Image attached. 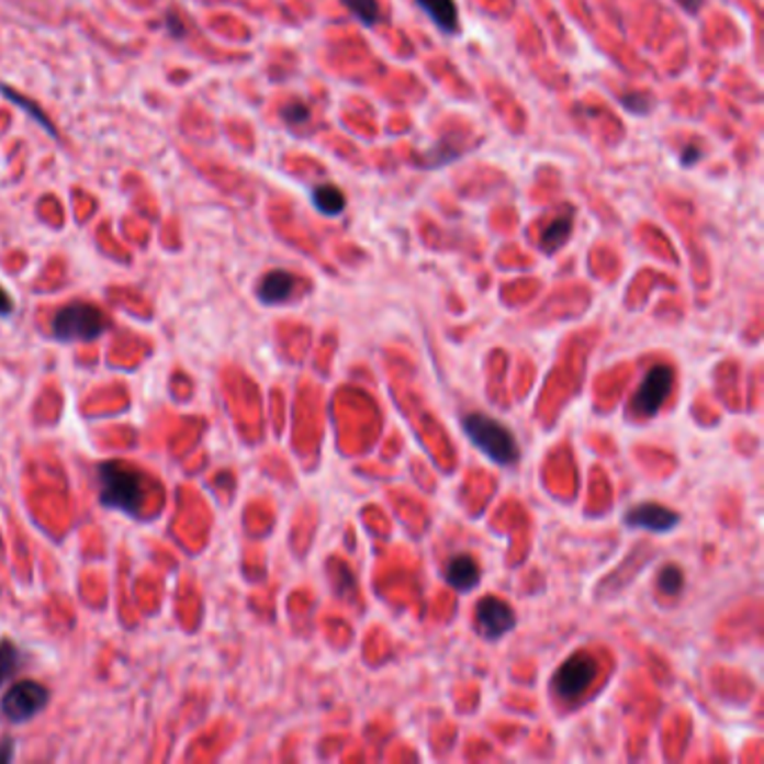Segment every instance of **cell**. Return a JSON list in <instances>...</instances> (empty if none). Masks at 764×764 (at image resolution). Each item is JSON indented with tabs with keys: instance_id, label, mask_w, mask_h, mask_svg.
<instances>
[{
	"instance_id": "6da1fadb",
	"label": "cell",
	"mask_w": 764,
	"mask_h": 764,
	"mask_svg": "<svg viewBox=\"0 0 764 764\" xmlns=\"http://www.w3.org/2000/svg\"><path fill=\"white\" fill-rule=\"evenodd\" d=\"M99 498L108 509H117L135 516L144 503V478L120 460H108L97 467Z\"/></svg>"
},
{
	"instance_id": "7a4b0ae2",
	"label": "cell",
	"mask_w": 764,
	"mask_h": 764,
	"mask_svg": "<svg viewBox=\"0 0 764 764\" xmlns=\"http://www.w3.org/2000/svg\"><path fill=\"white\" fill-rule=\"evenodd\" d=\"M464 430L471 438V442L488 458L503 467L516 464L520 458L518 445L514 440L512 430L501 424L498 419L482 415V413H471L462 419Z\"/></svg>"
},
{
	"instance_id": "3957f363",
	"label": "cell",
	"mask_w": 764,
	"mask_h": 764,
	"mask_svg": "<svg viewBox=\"0 0 764 764\" xmlns=\"http://www.w3.org/2000/svg\"><path fill=\"white\" fill-rule=\"evenodd\" d=\"M111 321L108 316L90 303H70L61 307L52 318V337L61 344L72 341H94L99 339Z\"/></svg>"
},
{
	"instance_id": "277c9868",
	"label": "cell",
	"mask_w": 764,
	"mask_h": 764,
	"mask_svg": "<svg viewBox=\"0 0 764 764\" xmlns=\"http://www.w3.org/2000/svg\"><path fill=\"white\" fill-rule=\"evenodd\" d=\"M47 701H49L47 688L38 682L25 679L8 690L3 701H0V708H3V716L10 722L23 724V722H30L32 718H36L47 706Z\"/></svg>"
},
{
	"instance_id": "5b68a950",
	"label": "cell",
	"mask_w": 764,
	"mask_h": 764,
	"mask_svg": "<svg viewBox=\"0 0 764 764\" xmlns=\"http://www.w3.org/2000/svg\"><path fill=\"white\" fill-rule=\"evenodd\" d=\"M675 384V372L668 366H654L641 381V386L632 400V411L639 417L658 415L668 400Z\"/></svg>"
},
{
	"instance_id": "8992f818",
	"label": "cell",
	"mask_w": 764,
	"mask_h": 764,
	"mask_svg": "<svg viewBox=\"0 0 764 764\" xmlns=\"http://www.w3.org/2000/svg\"><path fill=\"white\" fill-rule=\"evenodd\" d=\"M598 666L587 652H578L570 658L554 677V688L563 699H578L596 679Z\"/></svg>"
},
{
	"instance_id": "52a82bcc",
	"label": "cell",
	"mask_w": 764,
	"mask_h": 764,
	"mask_svg": "<svg viewBox=\"0 0 764 764\" xmlns=\"http://www.w3.org/2000/svg\"><path fill=\"white\" fill-rule=\"evenodd\" d=\"M516 626V613L496 596H484L475 608V628L486 639H501Z\"/></svg>"
},
{
	"instance_id": "ba28073f",
	"label": "cell",
	"mask_w": 764,
	"mask_h": 764,
	"mask_svg": "<svg viewBox=\"0 0 764 764\" xmlns=\"http://www.w3.org/2000/svg\"><path fill=\"white\" fill-rule=\"evenodd\" d=\"M626 523L630 527H641V529H650V531H668L679 523V516L662 505L645 503V505L632 507L626 516Z\"/></svg>"
},
{
	"instance_id": "9c48e42d",
	"label": "cell",
	"mask_w": 764,
	"mask_h": 764,
	"mask_svg": "<svg viewBox=\"0 0 764 764\" xmlns=\"http://www.w3.org/2000/svg\"><path fill=\"white\" fill-rule=\"evenodd\" d=\"M296 288V277L290 274L285 269H274L269 271V274L262 277L260 285H258V299L265 305H279L285 303Z\"/></svg>"
},
{
	"instance_id": "30bf717a",
	"label": "cell",
	"mask_w": 764,
	"mask_h": 764,
	"mask_svg": "<svg viewBox=\"0 0 764 764\" xmlns=\"http://www.w3.org/2000/svg\"><path fill=\"white\" fill-rule=\"evenodd\" d=\"M417 5L445 34H456L460 30V14L456 8V0H417Z\"/></svg>"
},
{
	"instance_id": "8fae6325",
	"label": "cell",
	"mask_w": 764,
	"mask_h": 764,
	"mask_svg": "<svg viewBox=\"0 0 764 764\" xmlns=\"http://www.w3.org/2000/svg\"><path fill=\"white\" fill-rule=\"evenodd\" d=\"M0 94H3L10 103H14V105H19L21 108V111H25V115L27 117H32L49 137H54V139H59V131L57 128H54V124H52V120L45 115V111H43V108L34 101V99H30V97H25V94H21L19 90H14V88H10V86H5V83H0Z\"/></svg>"
},
{
	"instance_id": "7c38bea8",
	"label": "cell",
	"mask_w": 764,
	"mask_h": 764,
	"mask_svg": "<svg viewBox=\"0 0 764 764\" xmlns=\"http://www.w3.org/2000/svg\"><path fill=\"white\" fill-rule=\"evenodd\" d=\"M445 578H447V583L451 587L469 592L480 581V568H478V563L469 554H460V557H456L447 565Z\"/></svg>"
},
{
	"instance_id": "4fadbf2b",
	"label": "cell",
	"mask_w": 764,
	"mask_h": 764,
	"mask_svg": "<svg viewBox=\"0 0 764 764\" xmlns=\"http://www.w3.org/2000/svg\"><path fill=\"white\" fill-rule=\"evenodd\" d=\"M314 206L323 213V215H339L346 209V195L341 189L333 187V184H321L314 189L312 193Z\"/></svg>"
},
{
	"instance_id": "5bb4252c",
	"label": "cell",
	"mask_w": 764,
	"mask_h": 764,
	"mask_svg": "<svg viewBox=\"0 0 764 764\" xmlns=\"http://www.w3.org/2000/svg\"><path fill=\"white\" fill-rule=\"evenodd\" d=\"M572 223H574L572 215L557 217V221L548 229H544V234H542V240H540L542 249L548 251V254L559 251L568 243V238L572 234Z\"/></svg>"
},
{
	"instance_id": "9a60e30c",
	"label": "cell",
	"mask_w": 764,
	"mask_h": 764,
	"mask_svg": "<svg viewBox=\"0 0 764 764\" xmlns=\"http://www.w3.org/2000/svg\"><path fill=\"white\" fill-rule=\"evenodd\" d=\"M19 664H21L19 648L8 639L0 641V686H3L19 671Z\"/></svg>"
},
{
	"instance_id": "2e32d148",
	"label": "cell",
	"mask_w": 764,
	"mask_h": 764,
	"mask_svg": "<svg viewBox=\"0 0 764 764\" xmlns=\"http://www.w3.org/2000/svg\"><path fill=\"white\" fill-rule=\"evenodd\" d=\"M341 3L363 23V25H377L381 10L377 0H341Z\"/></svg>"
},
{
	"instance_id": "e0dca14e",
	"label": "cell",
	"mask_w": 764,
	"mask_h": 764,
	"mask_svg": "<svg viewBox=\"0 0 764 764\" xmlns=\"http://www.w3.org/2000/svg\"><path fill=\"white\" fill-rule=\"evenodd\" d=\"M658 585L662 592L666 594H677L684 585V574L677 565H666L662 572H660V578H658Z\"/></svg>"
},
{
	"instance_id": "ac0fdd59",
	"label": "cell",
	"mask_w": 764,
	"mask_h": 764,
	"mask_svg": "<svg viewBox=\"0 0 764 764\" xmlns=\"http://www.w3.org/2000/svg\"><path fill=\"white\" fill-rule=\"evenodd\" d=\"M281 115H283V120L290 126H301V124H305L310 120V108L305 103H301V101H292L290 105L283 108Z\"/></svg>"
},
{
	"instance_id": "d6986e66",
	"label": "cell",
	"mask_w": 764,
	"mask_h": 764,
	"mask_svg": "<svg viewBox=\"0 0 764 764\" xmlns=\"http://www.w3.org/2000/svg\"><path fill=\"white\" fill-rule=\"evenodd\" d=\"M621 103L628 108L630 113H634V115H645V113L650 111L652 99H650L645 92H632V94L621 97Z\"/></svg>"
},
{
	"instance_id": "ffe728a7",
	"label": "cell",
	"mask_w": 764,
	"mask_h": 764,
	"mask_svg": "<svg viewBox=\"0 0 764 764\" xmlns=\"http://www.w3.org/2000/svg\"><path fill=\"white\" fill-rule=\"evenodd\" d=\"M14 757V740L5 738L0 740V762H10Z\"/></svg>"
},
{
	"instance_id": "44dd1931",
	"label": "cell",
	"mask_w": 764,
	"mask_h": 764,
	"mask_svg": "<svg viewBox=\"0 0 764 764\" xmlns=\"http://www.w3.org/2000/svg\"><path fill=\"white\" fill-rule=\"evenodd\" d=\"M701 150L697 148V146H688L686 150H684V155H682V164H684V167H693V164L697 161V159H701Z\"/></svg>"
},
{
	"instance_id": "7402d4cb",
	"label": "cell",
	"mask_w": 764,
	"mask_h": 764,
	"mask_svg": "<svg viewBox=\"0 0 764 764\" xmlns=\"http://www.w3.org/2000/svg\"><path fill=\"white\" fill-rule=\"evenodd\" d=\"M14 312V303L10 299V294L0 288V314H12Z\"/></svg>"
},
{
	"instance_id": "603a6c76",
	"label": "cell",
	"mask_w": 764,
	"mask_h": 764,
	"mask_svg": "<svg viewBox=\"0 0 764 764\" xmlns=\"http://www.w3.org/2000/svg\"><path fill=\"white\" fill-rule=\"evenodd\" d=\"M677 3L688 12V14H697L704 8V0H677Z\"/></svg>"
}]
</instances>
